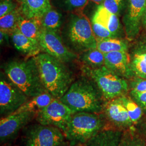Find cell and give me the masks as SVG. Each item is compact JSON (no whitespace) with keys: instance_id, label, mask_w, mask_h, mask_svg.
<instances>
[{"instance_id":"10","label":"cell","mask_w":146,"mask_h":146,"mask_svg":"<svg viewBox=\"0 0 146 146\" xmlns=\"http://www.w3.org/2000/svg\"><path fill=\"white\" fill-rule=\"evenodd\" d=\"M38 42L44 52L63 62H72L77 58L75 54L66 46L56 31L42 28Z\"/></svg>"},{"instance_id":"38","label":"cell","mask_w":146,"mask_h":146,"mask_svg":"<svg viewBox=\"0 0 146 146\" xmlns=\"http://www.w3.org/2000/svg\"><path fill=\"white\" fill-rule=\"evenodd\" d=\"M76 146H84V145H79Z\"/></svg>"},{"instance_id":"30","label":"cell","mask_w":146,"mask_h":146,"mask_svg":"<svg viewBox=\"0 0 146 146\" xmlns=\"http://www.w3.org/2000/svg\"><path fill=\"white\" fill-rule=\"evenodd\" d=\"M19 7L14 0H1L0 3V17L6 15Z\"/></svg>"},{"instance_id":"19","label":"cell","mask_w":146,"mask_h":146,"mask_svg":"<svg viewBox=\"0 0 146 146\" xmlns=\"http://www.w3.org/2000/svg\"><path fill=\"white\" fill-rule=\"evenodd\" d=\"M16 28L25 36L38 41L42 28L41 20L27 19L22 16L18 22Z\"/></svg>"},{"instance_id":"11","label":"cell","mask_w":146,"mask_h":146,"mask_svg":"<svg viewBox=\"0 0 146 146\" xmlns=\"http://www.w3.org/2000/svg\"><path fill=\"white\" fill-rule=\"evenodd\" d=\"M36 112L25 111L2 117L0 121V140L5 143L15 137L19 132L36 116Z\"/></svg>"},{"instance_id":"35","label":"cell","mask_w":146,"mask_h":146,"mask_svg":"<svg viewBox=\"0 0 146 146\" xmlns=\"http://www.w3.org/2000/svg\"><path fill=\"white\" fill-rule=\"evenodd\" d=\"M8 35L9 34L4 31H1L0 33V42L2 45L5 42H8Z\"/></svg>"},{"instance_id":"26","label":"cell","mask_w":146,"mask_h":146,"mask_svg":"<svg viewBox=\"0 0 146 146\" xmlns=\"http://www.w3.org/2000/svg\"><path fill=\"white\" fill-rule=\"evenodd\" d=\"M119 146H146L144 140L135 134L133 129L123 132Z\"/></svg>"},{"instance_id":"12","label":"cell","mask_w":146,"mask_h":146,"mask_svg":"<svg viewBox=\"0 0 146 146\" xmlns=\"http://www.w3.org/2000/svg\"><path fill=\"white\" fill-rule=\"evenodd\" d=\"M103 111L106 120L117 129L126 131L133 129L134 124L119 98L108 101L104 104Z\"/></svg>"},{"instance_id":"17","label":"cell","mask_w":146,"mask_h":146,"mask_svg":"<svg viewBox=\"0 0 146 146\" xmlns=\"http://www.w3.org/2000/svg\"><path fill=\"white\" fill-rule=\"evenodd\" d=\"M107 28L115 37L118 38L121 27L118 16L111 13L101 5L98 6L92 18Z\"/></svg>"},{"instance_id":"24","label":"cell","mask_w":146,"mask_h":146,"mask_svg":"<svg viewBox=\"0 0 146 146\" xmlns=\"http://www.w3.org/2000/svg\"><path fill=\"white\" fill-rule=\"evenodd\" d=\"M117 98L127 110L133 123L134 125L137 124L141 120L144 113L140 106L132 98L127 96L125 95Z\"/></svg>"},{"instance_id":"1","label":"cell","mask_w":146,"mask_h":146,"mask_svg":"<svg viewBox=\"0 0 146 146\" xmlns=\"http://www.w3.org/2000/svg\"><path fill=\"white\" fill-rule=\"evenodd\" d=\"M103 99L102 94L94 81L86 76L73 82L60 100L75 113L100 114L104 110Z\"/></svg>"},{"instance_id":"18","label":"cell","mask_w":146,"mask_h":146,"mask_svg":"<svg viewBox=\"0 0 146 146\" xmlns=\"http://www.w3.org/2000/svg\"><path fill=\"white\" fill-rule=\"evenodd\" d=\"M123 131L116 129H104L94 136L84 146H119Z\"/></svg>"},{"instance_id":"9","label":"cell","mask_w":146,"mask_h":146,"mask_svg":"<svg viewBox=\"0 0 146 146\" xmlns=\"http://www.w3.org/2000/svg\"><path fill=\"white\" fill-rule=\"evenodd\" d=\"M75 112L59 99H55L46 107L37 113L38 123L51 125L64 131Z\"/></svg>"},{"instance_id":"37","label":"cell","mask_w":146,"mask_h":146,"mask_svg":"<svg viewBox=\"0 0 146 146\" xmlns=\"http://www.w3.org/2000/svg\"><path fill=\"white\" fill-rule=\"evenodd\" d=\"M90 1L93 2L99 5L102 4L103 3V2L104 1V0H90Z\"/></svg>"},{"instance_id":"8","label":"cell","mask_w":146,"mask_h":146,"mask_svg":"<svg viewBox=\"0 0 146 146\" xmlns=\"http://www.w3.org/2000/svg\"><path fill=\"white\" fill-rule=\"evenodd\" d=\"M31 98L14 84L5 73L0 77V114L11 115Z\"/></svg>"},{"instance_id":"3","label":"cell","mask_w":146,"mask_h":146,"mask_svg":"<svg viewBox=\"0 0 146 146\" xmlns=\"http://www.w3.org/2000/svg\"><path fill=\"white\" fill-rule=\"evenodd\" d=\"M8 78L29 98L47 92L40 76L36 56L14 60L4 67Z\"/></svg>"},{"instance_id":"16","label":"cell","mask_w":146,"mask_h":146,"mask_svg":"<svg viewBox=\"0 0 146 146\" xmlns=\"http://www.w3.org/2000/svg\"><path fill=\"white\" fill-rule=\"evenodd\" d=\"M11 36L16 49L27 55L28 58L38 55L40 50H41L38 41L25 36L17 28L11 34Z\"/></svg>"},{"instance_id":"2","label":"cell","mask_w":146,"mask_h":146,"mask_svg":"<svg viewBox=\"0 0 146 146\" xmlns=\"http://www.w3.org/2000/svg\"><path fill=\"white\" fill-rule=\"evenodd\" d=\"M42 83L48 93L60 99L73 83V73L64 63L48 54L36 56Z\"/></svg>"},{"instance_id":"32","label":"cell","mask_w":146,"mask_h":146,"mask_svg":"<svg viewBox=\"0 0 146 146\" xmlns=\"http://www.w3.org/2000/svg\"><path fill=\"white\" fill-rule=\"evenodd\" d=\"M131 98L140 106L143 112L146 113V92L139 93L131 91Z\"/></svg>"},{"instance_id":"14","label":"cell","mask_w":146,"mask_h":146,"mask_svg":"<svg viewBox=\"0 0 146 146\" xmlns=\"http://www.w3.org/2000/svg\"><path fill=\"white\" fill-rule=\"evenodd\" d=\"M104 66L123 78H129L134 74L130 57L127 52L118 51L104 53Z\"/></svg>"},{"instance_id":"23","label":"cell","mask_w":146,"mask_h":146,"mask_svg":"<svg viewBox=\"0 0 146 146\" xmlns=\"http://www.w3.org/2000/svg\"><path fill=\"white\" fill-rule=\"evenodd\" d=\"M22 16L19 7L11 13L0 17L1 31L11 34L16 29L18 22Z\"/></svg>"},{"instance_id":"20","label":"cell","mask_w":146,"mask_h":146,"mask_svg":"<svg viewBox=\"0 0 146 146\" xmlns=\"http://www.w3.org/2000/svg\"><path fill=\"white\" fill-rule=\"evenodd\" d=\"M54 98L49 93L46 92L31 98L13 114H18L25 111H33L37 113L40 110L50 104Z\"/></svg>"},{"instance_id":"36","label":"cell","mask_w":146,"mask_h":146,"mask_svg":"<svg viewBox=\"0 0 146 146\" xmlns=\"http://www.w3.org/2000/svg\"><path fill=\"white\" fill-rule=\"evenodd\" d=\"M142 23H143V26H144L145 29H146V10H145V14H144V15H143V17Z\"/></svg>"},{"instance_id":"34","label":"cell","mask_w":146,"mask_h":146,"mask_svg":"<svg viewBox=\"0 0 146 146\" xmlns=\"http://www.w3.org/2000/svg\"><path fill=\"white\" fill-rule=\"evenodd\" d=\"M88 0H65L66 6L69 10H80L84 8L88 3Z\"/></svg>"},{"instance_id":"13","label":"cell","mask_w":146,"mask_h":146,"mask_svg":"<svg viewBox=\"0 0 146 146\" xmlns=\"http://www.w3.org/2000/svg\"><path fill=\"white\" fill-rule=\"evenodd\" d=\"M128 8L123 17L125 34L133 40L139 34L146 8V0H128Z\"/></svg>"},{"instance_id":"7","label":"cell","mask_w":146,"mask_h":146,"mask_svg":"<svg viewBox=\"0 0 146 146\" xmlns=\"http://www.w3.org/2000/svg\"><path fill=\"white\" fill-rule=\"evenodd\" d=\"M24 141L25 146H67L69 143L62 130L40 123L27 128Z\"/></svg>"},{"instance_id":"25","label":"cell","mask_w":146,"mask_h":146,"mask_svg":"<svg viewBox=\"0 0 146 146\" xmlns=\"http://www.w3.org/2000/svg\"><path fill=\"white\" fill-rule=\"evenodd\" d=\"M41 23L43 28L58 32L62 25V15L52 8L42 17Z\"/></svg>"},{"instance_id":"4","label":"cell","mask_w":146,"mask_h":146,"mask_svg":"<svg viewBox=\"0 0 146 146\" xmlns=\"http://www.w3.org/2000/svg\"><path fill=\"white\" fill-rule=\"evenodd\" d=\"M106 122L104 115L100 113L76 112L73 114L63 132L70 146L84 145L104 129Z\"/></svg>"},{"instance_id":"29","label":"cell","mask_w":146,"mask_h":146,"mask_svg":"<svg viewBox=\"0 0 146 146\" xmlns=\"http://www.w3.org/2000/svg\"><path fill=\"white\" fill-rule=\"evenodd\" d=\"M91 25L93 31L97 40L115 37L107 28L99 22L92 20Z\"/></svg>"},{"instance_id":"21","label":"cell","mask_w":146,"mask_h":146,"mask_svg":"<svg viewBox=\"0 0 146 146\" xmlns=\"http://www.w3.org/2000/svg\"><path fill=\"white\" fill-rule=\"evenodd\" d=\"M97 41V49L104 54L118 51L127 52L128 50L127 42L117 37L101 39Z\"/></svg>"},{"instance_id":"15","label":"cell","mask_w":146,"mask_h":146,"mask_svg":"<svg viewBox=\"0 0 146 146\" xmlns=\"http://www.w3.org/2000/svg\"><path fill=\"white\" fill-rule=\"evenodd\" d=\"M20 3L22 14L27 19L41 20L52 9L50 0H20Z\"/></svg>"},{"instance_id":"6","label":"cell","mask_w":146,"mask_h":146,"mask_svg":"<svg viewBox=\"0 0 146 146\" xmlns=\"http://www.w3.org/2000/svg\"><path fill=\"white\" fill-rule=\"evenodd\" d=\"M66 36L72 48L76 52L97 48L98 41L91 22L81 13L72 14L68 22Z\"/></svg>"},{"instance_id":"27","label":"cell","mask_w":146,"mask_h":146,"mask_svg":"<svg viewBox=\"0 0 146 146\" xmlns=\"http://www.w3.org/2000/svg\"><path fill=\"white\" fill-rule=\"evenodd\" d=\"M127 0H104L101 4L111 13L120 15L125 8Z\"/></svg>"},{"instance_id":"5","label":"cell","mask_w":146,"mask_h":146,"mask_svg":"<svg viewBox=\"0 0 146 146\" xmlns=\"http://www.w3.org/2000/svg\"><path fill=\"white\" fill-rule=\"evenodd\" d=\"M84 74L94 81L102 94L104 99L110 101L125 95L128 91V84L121 77L103 66L91 68L84 66Z\"/></svg>"},{"instance_id":"28","label":"cell","mask_w":146,"mask_h":146,"mask_svg":"<svg viewBox=\"0 0 146 146\" xmlns=\"http://www.w3.org/2000/svg\"><path fill=\"white\" fill-rule=\"evenodd\" d=\"M133 73L137 77L146 79V62L140 58L133 56L131 61Z\"/></svg>"},{"instance_id":"22","label":"cell","mask_w":146,"mask_h":146,"mask_svg":"<svg viewBox=\"0 0 146 146\" xmlns=\"http://www.w3.org/2000/svg\"><path fill=\"white\" fill-rule=\"evenodd\" d=\"M80 60L84 66L89 68H99L104 66V54L97 48L89 49L80 53Z\"/></svg>"},{"instance_id":"31","label":"cell","mask_w":146,"mask_h":146,"mask_svg":"<svg viewBox=\"0 0 146 146\" xmlns=\"http://www.w3.org/2000/svg\"><path fill=\"white\" fill-rule=\"evenodd\" d=\"M133 54V56L140 58L146 62V37L136 44Z\"/></svg>"},{"instance_id":"33","label":"cell","mask_w":146,"mask_h":146,"mask_svg":"<svg viewBox=\"0 0 146 146\" xmlns=\"http://www.w3.org/2000/svg\"><path fill=\"white\" fill-rule=\"evenodd\" d=\"M131 90L135 92L143 93L146 92V79L137 78L131 83Z\"/></svg>"}]
</instances>
